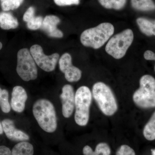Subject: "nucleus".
<instances>
[{"mask_svg":"<svg viewBox=\"0 0 155 155\" xmlns=\"http://www.w3.org/2000/svg\"><path fill=\"white\" fill-rule=\"evenodd\" d=\"M32 112L40 127L48 133L55 131L58 127L55 109L48 100L41 99L34 104Z\"/></svg>","mask_w":155,"mask_h":155,"instance_id":"1","label":"nucleus"},{"mask_svg":"<svg viewBox=\"0 0 155 155\" xmlns=\"http://www.w3.org/2000/svg\"><path fill=\"white\" fill-rule=\"evenodd\" d=\"M114 27L109 22H104L96 27L84 30L80 36L82 45L97 49L108 41L114 32Z\"/></svg>","mask_w":155,"mask_h":155,"instance_id":"2","label":"nucleus"},{"mask_svg":"<svg viewBox=\"0 0 155 155\" xmlns=\"http://www.w3.org/2000/svg\"><path fill=\"white\" fill-rule=\"evenodd\" d=\"M92 94L103 114L112 116L116 113L118 105L116 98L112 90L106 84L102 82L95 83Z\"/></svg>","mask_w":155,"mask_h":155,"instance_id":"3","label":"nucleus"},{"mask_svg":"<svg viewBox=\"0 0 155 155\" xmlns=\"http://www.w3.org/2000/svg\"><path fill=\"white\" fill-rule=\"evenodd\" d=\"M92 94L87 87L82 86L78 89L75 94V120L79 126H86L89 120L90 108Z\"/></svg>","mask_w":155,"mask_h":155,"instance_id":"4","label":"nucleus"},{"mask_svg":"<svg viewBox=\"0 0 155 155\" xmlns=\"http://www.w3.org/2000/svg\"><path fill=\"white\" fill-rule=\"evenodd\" d=\"M134 38V35L131 29L123 30L108 40L105 47L106 52L117 60L123 58L132 44Z\"/></svg>","mask_w":155,"mask_h":155,"instance_id":"5","label":"nucleus"},{"mask_svg":"<svg viewBox=\"0 0 155 155\" xmlns=\"http://www.w3.org/2000/svg\"><path fill=\"white\" fill-rule=\"evenodd\" d=\"M17 58V72L19 77L25 81L36 79L38 77L36 63L28 50H19Z\"/></svg>","mask_w":155,"mask_h":155,"instance_id":"6","label":"nucleus"},{"mask_svg":"<svg viewBox=\"0 0 155 155\" xmlns=\"http://www.w3.org/2000/svg\"><path fill=\"white\" fill-rule=\"evenodd\" d=\"M30 52L35 63L40 68L46 71L50 72L54 71L60 55L58 53H54L50 56H47L43 52L41 46L35 45L30 48Z\"/></svg>","mask_w":155,"mask_h":155,"instance_id":"7","label":"nucleus"},{"mask_svg":"<svg viewBox=\"0 0 155 155\" xmlns=\"http://www.w3.org/2000/svg\"><path fill=\"white\" fill-rule=\"evenodd\" d=\"M59 64L60 70L64 73L67 81L73 82L80 80L82 72L79 68L72 65V57L70 54L65 53L61 56Z\"/></svg>","mask_w":155,"mask_h":155,"instance_id":"8","label":"nucleus"},{"mask_svg":"<svg viewBox=\"0 0 155 155\" xmlns=\"http://www.w3.org/2000/svg\"><path fill=\"white\" fill-rule=\"evenodd\" d=\"M133 100L136 104L140 107H154L155 90L140 86L134 93Z\"/></svg>","mask_w":155,"mask_h":155,"instance_id":"9","label":"nucleus"},{"mask_svg":"<svg viewBox=\"0 0 155 155\" xmlns=\"http://www.w3.org/2000/svg\"><path fill=\"white\" fill-rule=\"evenodd\" d=\"M62 105V114L66 118L72 116L75 104V94L72 85L66 84L62 88L61 96Z\"/></svg>","mask_w":155,"mask_h":155,"instance_id":"10","label":"nucleus"},{"mask_svg":"<svg viewBox=\"0 0 155 155\" xmlns=\"http://www.w3.org/2000/svg\"><path fill=\"white\" fill-rule=\"evenodd\" d=\"M3 130L6 136L10 140L16 141H27L29 136L22 130L16 128L13 120L6 119L2 121Z\"/></svg>","mask_w":155,"mask_h":155,"instance_id":"11","label":"nucleus"},{"mask_svg":"<svg viewBox=\"0 0 155 155\" xmlns=\"http://www.w3.org/2000/svg\"><path fill=\"white\" fill-rule=\"evenodd\" d=\"M27 99L28 96L25 89L20 86L14 87L12 92L11 107L15 112L22 113L25 110Z\"/></svg>","mask_w":155,"mask_h":155,"instance_id":"12","label":"nucleus"},{"mask_svg":"<svg viewBox=\"0 0 155 155\" xmlns=\"http://www.w3.org/2000/svg\"><path fill=\"white\" fill-rule=\"evenodd\" d=\"M60 19L54 15H49L43 20L41 28L50 37L61 38L64 36L63 32L57 28V25L60 22Z\"/></svg>","mask_w":155,"mask_h":155,"instance_id":"13","label":"nucleus"},{"mask_svg":"<svg viewBox=\"0 0 155 155\" xmlns=\"http://www.w3.org/2000/svg\"><path fill=\"white\" fill-rule=\"evenodd\" d=\"M136 22L143 33L147 36H155V20L140 17L137 19Z\"/></svg>","mask_w":155,"mask_h":155,"instance_id":"14","label":"nucleus"},{"mask_svg":"<svg viewBox=\"0 0 155 155\" xmlns=\"http://www.w3.org/2000/svg\"><path fill=\"white\" fill-rule=\"evenodd\" d=\"M19 25L17 19L10 13L0 14V27L4 30L17 28Z\"/></svg>","mask_w":155,"mask_h":155,"instance_id":"15","label":"nucleus"},{"mask_svg":"<svg viewBox=\"0 0 155 155\" xmlns=\"http://www.w3.org/2000/svg\"><path fill=\"white\" fill-rule=\"evenodd\" d=\"M83 153L84 155H110L111 149L107 143L102 142L97 145L94 151L89 146H85L83 149Z\"/></svg>","mask_w":155,"mask_h":155,"instance_id":"16","label":"nucleus"},{"mask_svg":"<svg viewBox=\"0 0 155 155\" xmlns=\"http://www.w3.org/2000/svg\"><path fill=\"white\" fill-rule=\"evenodd\" d=\"M13 155H33V145L28 142L21 141L14 146L12 150Z\"/></svg>","mask_w":155,"mask_h":155,"instance_id":"17","label":"nucleus"},{"mask_svg":"<svg viewBox=\"0 0 155 155\" xmlns=\"http://www.w3.org/2000/svg\"><path fill=\"white\" fill-rule=\"evenodd\" d=\"M134 8L142 11H153L155 10V4L153 0H131Z\"/></svg>","mask_w":155,"mask_h":155,"instance_id":"18","label":"nucleus"},{"mask_svg":"<svg viewBox=\"0 0 155 155\" xmlns=\"http://www.w3.org/2000/svg\"><path fill=\"white\" fill-rule=\"evenodd\" d=\"M143 134L147 140L151 141L155 139V112L145 126Z\"/></svg>","mask_w":155,"mask_h":155,"instance_id":"19","label":"nucleus"},{"mask_svg":"<svg viewBox=\"0 0 155 155\" xmlns=\"http://www.w3.org/2000/svg\"><path fill=\"white\" fill-rule=\"evenodd\" d=\"M100 4L106 9L119 10L123 8L126 0H98Z\"/></svg>","mask_w":155,"mask_h":155,"instance_id":"20","label":"nucleus"},{"mask_svg":"<svg viewBox=\"0 0 155 155\" xmlns=\"http://www.w3.org/2000/svg\"><path fill=\"white\" fill-rule=\"evenodd\" d=\"M9 94L8 91L3 89L2 93L0 97V107L3 112L8 114L11 111V106L9 102Z\"/></svg>","mask_w":155,"mask_h":155,"instance_id":"21","label":"nucleus"},{"mask_svg":"<svg viewBox=\"0 0 155 155\" xmlns=\"http://www.w3.org/2000/svg\"><path fill=\"white\" fill-rule=\"evenodd\" d=\"M23 0H1L2 9L4 11H9L18 8Z\"/></svg>","mask_w":155,"mask_h":155,"instance_id":"22","label":"nucleus"},{"mask_svg":"<svg viewBox=\"0 0 155 155\" xmlns=\"http://www.w3.org/2000/svg\"><path fill=\"white\" fill-rule=\"evenodd\" d=\"M43 20L42 17L34 16L27 22V27L31 30H37L41 28Z\"/></svg>","mask_w":155,"mask_h":155,"instance_id":"23","label":"nucleus"},{"mask_svg":"<svg viewBox=\"0 0 155 155\" xmlns=\"http://www.w3.org/2000/svg\"><path fill=\"white\" fill-rule=\"evenodd\" d=\"M116 155H135V153L129 146L122 145L116 152Z\"/></svg>","mask_w":155,"mask_h":155,"instance_id":"24","label":"nucleus"},{"mask_svg":"<svg viewBox=\"0 0 155 155\" xmlns=\"http://www.w3.org/2000/svg\"><path fill=\"white\" fill-rule=\"evenodd\" d=\"M54 1L57 5L61 6L78 5L80 2V0H54Z\"/></svg>","mask_w":155,"mask_h":155,"instance_id":"25","label":"nucleus"},{"mask_svg":"<svg viewBox=\"0 0 155 155\" xmlns=\"http://www.w3.org/2000/svg\"><path fill=\"white\" fill-rule=\"evenodd\" d=\"M35 16V9L33 7H30L25 12L23 16V19L27 22L31 18Z\"/></svg>","mask_w":155,"mask_h":155,"instance_id":"26","label":"nucleus"},{"mask_svg":"<svg viewBox=\"0 0 155 155\" xmlns=\"http://www.w3.org/2000/svg\"><path fill=\"white\" fill-rule=\"evenodd\" d=\"M0 155H13L12 151L5 146H0Z\"/></svg>","mask_w":155,"mask_h":155,"instance_id":"27","label":"nucleus"},{"mask_svg":"<svg viewBox=\"0 0 155 155\" xmlns=\"http://www.w3.org/2000/svg\"><path fill=\"white\" fill-rule=\"evenodd\" d=\"M144 58L147 60H155V54L152 51H146L144 53Z\"/></svg>","mask_w":155,"mask_h":155,"instance_id":"28","label":"nucleus"},{"mask_svg":"<svg viewBox=\"0 0 155 155\" xmlns=\"http://www.w3.org/2000/svg\"><path fill=\"white\" fill-rule=\"evenodd\" d=\"M3 132H4V130H3L2 125V123L0 122V135L3 134Z\"/></svg>","mask_w":155,"mask_h":155,"instance_id":"29","label":"nucleus"},{"mask_svg":"<svg viewBox=\"0 0 155 155\" xmlns=\"http://www.w3.org/2000/svg\"><path fill=\"white\" fill-rule=\"evenodd\" d=\"M151 152L152 155H155V149L151 150Z\"/></svg>","mask_w":155,"mask_h":155,"instance_id":"30","label":"nucleus"},{"mask_svg":"<svg viewBox=\"0 0 155 155\" xmlns=\"http://www.w3.org/2000/svg\"><path fill=\"white\" fill-rule=\"evenodd\" d=\"M2 91L3 89H2L0 87V97H1V95H2Z\"/></svg>","mask_w":155,"mask_h":155,"instance_id":"31","label":"nucleus"},{"mask_svg":"<svg viewBox=\"0 0 155 155\" xmlns=\"http://www.w3.org/2000/svg\"><path fill=\"white\" fill-rule=\"evenodd\" d=\"M3 47V45L2 44V43L0 42V50L2 49V48Z\"/></svg>","mask_w":155,"mask_h":155,"instance_id":"32","label":"nucleus"}]
</instances>
